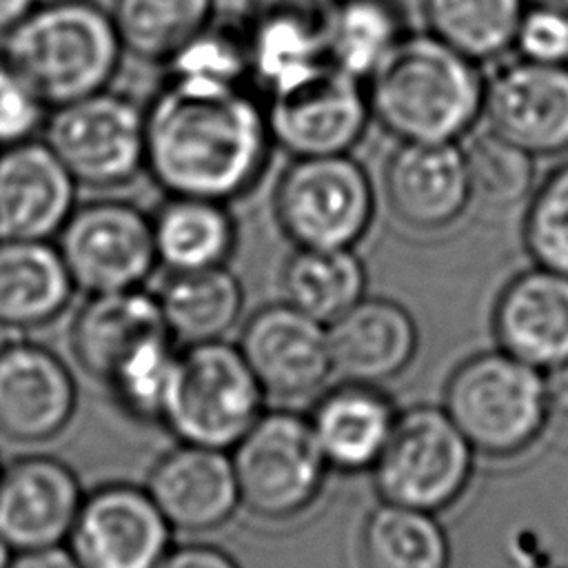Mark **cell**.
I'll return each instance as SVG.
<instances>
[{"label":"cell","instance_id":"21","mask_svg":"<svg viewBox=\"0 0 568 568\" xmlns=\"http://www.w3.org/2000/svg\"><path fill=\"white\" fill-rule=\"evenodd\" d=\"M80 184L42 138L0 146V237L55 240Z\"/></svg>","mask_w":568,"mask_h":568},{"label":"cell","instance_id":"10","mask_svg":"<svg viewBox=\"0 0 568 568\" xmlns=\"http://www.w3.org/2000/svg\"><path fill=\"white\" fill-rule=\"evenodd\" d=\"M53 242L87 295L140 288L158 266L151 213L120 197L78 202Z\"/></svg>","mask_w":568,"mask_h":568},{"label":"cell","instance_id":"41","mask_svg":"<svg viewBox=\"0 0 568 568\" xmlns=\"http://www.w3.org/2000/svg\"><path fill=\"white\" fill-rule=\"evenodd\" d=\"M38 4L40 0H0V40L27 20Z\"/></svg>","mask_w":568,"mask_h":568},{"label":"cell","instance_id":"23","mask_svg":"<svg viewBox=\"0 0 568 568\" xmlns=\"http://www.w3.org/2000/svg\"><path fill=\"white\" fill-rule=\"evenodd\" d=\"M306 417L331 470L357 475L382 457L399 408L377 384L342 379L320 393Z\"/></svg>","mask_w":568,"mask_h":568},{"label":"cell","instance_id":"11","mask_svg":"<svg viewBox=\"0 0 568 568\" xmlns=\"http://www.w3.org/2000/svg\"><path fill=\"white\" fill-rule=\"evenodd\" d=\"M264 106L273 144L291 158L351 153L373 120L366 82L331 62L266 95Z\"/></svg>","mask_w":568,"mask_h":568},{"label":"cell","instance_id":"34","mask_svg":"<svg viewBox=\"0 0 568 568\" xmlns=\"http://www.w3.org/2000/svg\"><path fill=\"white\" fill-rule=\"evenodd\" d=\"M178 357L180 348L171 335L142 344L104 379L113 404L135 422L160 424Z\"/></svg>","mask_w":568,"mask_h":568},{"label":"cell","instance_id":"14","mask_svg":"<svg viewBox=\"0 0 568 568\" xmlns=\"http://www.w3.org/2000/svg\"><path fill=\"white\" fill-rule=\"evenodd\" d=\"M237 346L264 393L282 402L320 393L333 375L328 326L288 302L257 308Z\"/></svg>","mask_w":568,"mask_h":568},{"label":"cell","instance_id":"1","mask_svg":"<svg viewBox=\"0 0 568 568\" xmlns=\"http://www.w3.org/2000/svg\"><path fill=\"white\" fill-rule=\"evenodd\" d=\"M144 173L166 195L233 202L268 169L266 106L248 87L164 78L144 104Z\"/></svg>","mask_w":568,"mask_h":568},{"label":"cell","instance_id":"8","mask_svg":"<svg viewBox=\"0 0 568 568\" xmlns=\"http://www.w3.org/2000/svg\"><path fill=\"white\" fill-rule=\"evenodd\" d=\"M273 213L295 248H355L373 224L375 189L351 153L291 158Z\"/></svg>","mask_w":568,"mask_h":568},{"label":"cell","instance_id":"25","mask_svg":"<svg viewBox=\"0 0 568 568\" xmlns=\"http://www.w3.org/2000/svg\"><path fill=\"white\" fill-rule=\"evenodd\" d=\"M78 286L53 240L0 237V328L31 333L60 320Z\"/></svg>","mask_w":568,"mask_h":568},{"label":"cell","instance_id":"15","mask_svg":"<svg viewBox=\"0 0 568 568\" xmlns=\"http://www.w3.org/2000/svg\"><path fill=\"white\" fill-rule=\"evenodd\" d=\"M488 129L528 151L550 158L568 151V64L515 60L486 78Z\"/></svg>","mask_w":568,"mask_h":568},{"label":"cell","instance_id":"6","mask_svg":"<svg viewBox=\"0 0 568 568\" xmlns=\"http://www.w3.org/2000/svg\"><path fill=\"white\" fill-rule=\"evenodd\" d=\"M231 459L242 508L271 524L308 513L331 473L308 417L288 408L264 410L231 448Z\"/></svg>","mask_w":568,"mask_h":568},{"label":"cell","instance_id":"12","mask_svg":"<svg viewBox=\"0 0 568 568\" xmlns=\"http://www.w3.org/2000/svg\"><path fill=\"white\" fill-rule=\"evenodd\" d=\"M173 532L144 486L106 481L84 493L67 546L82 568H158Z\"/></svg>","mask_w":568,"mask_h":568},{"label":"cell","instance_id":"24","mask_svg":"<svg viewBox=\"0 0 568 568\" xmlns=\"http://www.w3.org/2000/svg\"><path fill=\"white\" fill-rule=\"evenodd\" d=\"M169 335L158 295L140 288L89 293L71 322V353L78 366L102 382L142 344Z\"/></svg>","mask_w":568,"mask_h":568},{"label":"cell","instance_id":"5","mask_svg":"<svg viewBox=\"0 0 568 568\" xmlns=\"http://www.w3.org/2000/svg\"><path fill=\"white\" fill-rule=\"evenodd\" d=\"M266 393L237 344L180 348L160 424L182 444L231 450L264 413Z\"/></svg>","mask_w":568,"mask_h":568},{"label":"cell","instance_id":"4","mask_svg":"<svg viewBox=\"0 0 568 568\" xmlns=\"http://www.w3.org/2000/svg\"><path fill=\"white\" fill-rule=\"evenodd\" d=\"M444 410L477 455L510 459L544 435L552 390L548 375L501 348L459 362L444 386Z\"/></svg>","mask_w":568,"mask_h":568},{"label":"cell","instance_id":"16","mask_svg":"<svg viewBox=\"0 0 568 568\" xmlns=\"http://www.w3.org/2000/svg\"><path fill=\"white\" fill-rule=\"evenodd\" d=\"M84 493L62 457L18 455L0 473V537L13 550L67 544Z\"/></svg>","mask_w":568,"mask_h":568},{"label":"cell","instance_id":"33","mask_svg":"<svg viewBox=\"0 0 568 568\" xmlns=\"http://www.w3.org/2000/svg\"><path fill=\"white\" fill-rule=\"evenodd\" d=\"M162 67L164 78L182 82L209 87H248L251 58L244 18L220 20L215 16Z\"/></svg>","mask_w":568,"mask_h":568},{"label":"cell","instance_id":"13","mask_svg":"<svg viewBox=\"0 0 568 568\" xmlns=\"http://www.w3.org/2000/svg\"><path fill=\"white\" fill-rule=\"evenodd\" d=\"M78 379L51 346L16 337L0 344V437L38 446L60 437L78 410Z\"/></svg>","mask_w":568,"mask_h":568},{"label":"cell","instance_id":"39","mask_svg":"<svg viewBox=\"0 0 568 568\" xmlns=\"http://www.w3.org/2000/svg\"><path fill=\"white\" fill-rule=\"evenodd\" d=\"M158 568H242L237 559L215 544H173Z\"/></svg>","mask_w":568,"mask_h":568},{"label":"cell","instance_id":"7","mask_svg":"<svg viewBox=\"0 0 568 568\" xmlns=\"http://www.w3.org/2000/svg\"><path fill=\"white\" fill-rule=\"evenodd\" d=\"M475 455L444 406L417 404L399 410L373 486L382 501L439 515L468 490Z\"/></svg>","mask_w":568,"mask_h":568},{"label":"cell","instance_id":"26","mask_svg":"<svg viewBox=\"0 0 568 568\" xmlns=\"http://www.w3.org/2000/svg\"><path fill=\"white\" fill-rule=\"evenodd\" d=\"M158 264L169 273L222 266L237 244V224L226 202L166 195L151 213Z\"/></svg>","mask_w":568,"mask_h":568},{"label":"cell","instance_id":"17","mask_svg":"<svg viewBox=\"0 0 568 568\" xmlns=\"http://www.w3.org/2000/svg\"><path fill=\"white\" fill-rule=\"evenodd\" d=\"M390 213L413 231L455 224L473 200V184L459 142H397L384 169Z\"/></svg>","mask_w":568,"mask_h":568},{"label":"cell","instance_id":"3","mask_svg":"<svg viewBox=\"0 0 568 568\" xmlns=\"http://www.w3.org/2000/svg\"><path fill=\"white\" fill-rule=\"evenodd\" d=\"M124 53L111 11L95 0H40L0 40V55L49 106L109 89Z\"/></svg>","mask_w":568,"mask_h":568},{"label":"cell","instance_id":"30","mask_svg":"<svg viewBox=\"0 0 568 568\" xmlns=\"http://www.w3.org/2000/svg\"><path fill=\"white\" fill-rule=\"evenodd\" d=\"M408 31L399 0H335L326 33L328 62L366 80Z\"/></svg>","mask_w":568,"mask_h":568},{"label":"cell","instance_id":"42","mask_svg":"<svg viewBox=\"0 0 568 568\" xmlns=\"http://www.w3.org/2000/svg\"><path fill=\"white\" fill-rule=\"evenodd\" d=\"M11 557H13V548L0 537V568H9Z\"/></svg>","mask_w":568,"mask_h":568},{"label":"cell","instance_id":"35","mask_svg":"<svg viewBox=\"0 0 568 568\" xmlns=\"http://www.w3.org/2000/svg\"><path fill=\"white\" fill-rule=\"evenodd\" d=\"M473 197L495 206H513L532 191L535 158L499 133L486 129L464 149Z\"/></svg>","mask_w":568,"mask_h":568},{"label":"cell","instance_id":"38","mask_svg":"<svg viewBox=\"0 0 568 568\" xmlns=\"http://www.w3.org/2000/svg\"><path fill=\"white\" fill-rule=\"evenodd\" d=\"M519 58L544 64H568V11L528 4L515 36Z\"/></svg>","mask_w":568,"mask_h":568},{"label":"cell","instance_id":"18","mask_svg":"<svg viewBox=\"0 0 568 568\" xmlns=\"http://www.w3.org/2000/svg\"><path fill=\"white\" fill-rule=\"evenodd\" d=\"M335 0H248L244 29L251 82L271 95L328 62Z\"/></svg>","mask_w":568,"mask_h":568},{"label":"cell","instance_id":"9","mask_svg":"<svg viewBox=\"0 0 568 568\" xmlns=\"http://www.w3.org/2000/svg\"><path fill=\"white\" fill-rule=\"evenodd\" d=\"M40 138L80 186L113 191L144 173V106L111 87L51 106Z\"/></svg>","mask_w":568,"mask_h":568},{"label":"cell","instance_id":"43","mask_svg":"<svg viewBox=\"0 0 568 568\" xmlns=\"http://www.w3.org/2000/svg\"><path fill=\"white\" fill-rule=\"evenodd\" d=\"M528 4H539V7H552V9L568 11V0H528Z\"/></svg>","mask_w":568,"mask_h":568},{"label":"cell","instance_id":"37","mask_svg":"<svg viewBox=\"0 0 568 568\" xmlns=\"http://www.w3.org/2000/svg\"><path fill=\"white\" fill-rule=\"evenodd\" d=\"M49 111L31 82L0 55V146L40 138Z\"/></svg>","mask_w":568,"mask_h":568},{"label":"cell","instance_id":"36","mask_svg":"<svg viewBox=\"0 0 568 568\" xmlns=\"http://www.w3.org/2000/svg\"><path fill=\"white\" fill-rule=\"evenodd\" d=\"M521 237L532 264L568 275V162L532 191Z\"/></svg>","mask_w":568,"mask_h":568},{"label":"cell","instance_id":"19","mask_svg":"<svg viewBox=\"0 0 568 568\" xmlns=\"http://www.w3.org/2000/svg\"><path fill=\"white\" fill-rule=\"evenodd\" d=\"M497 348L539 368H568V275L530 266L510 277L493 306Z\"/></svg>","mask_w":568,"mask_h":568},{"label":"cell","instance_id":"40","mask_svg":"<svg viewBox=\"0 0 568 568\" xmlns=\"http://www.w3.org/2000/svg\"><path fill=\"white\" fill-rule=\"evenodd\" d=\"M9 568H82L67 544L13 550Z\"/></svg>","mask_w":568,"mask_h":568},{"label":"cell","instance_id":"44","mask_svg":"<svg viewBox=\"0 0 568 568\" xmlns=\"http://www.w3.org/2000/svg\"><path fill=\"white\" fill-rule=\"evenodd\" d=\"M2 466H4V464H2V459H0V473H2Z\"/></svg>","mask_w":568,"mask_h":568},{"label":"cell","instance_id":"28","mask_svg":"<svg viewBox=\"0 0 568 568\" xmlns=\"http://www.w3.org/2000/svg\"><path fill=\"white\" fill-rule=\"evenodd\" d=\"M366 282L355 248H295L280 277L284 302L326 326L366 295Z\"/></svg>","mask_w":568,"mask_h":568},{"label":"cell","instance_id":"27","mask_svg":"<svg viewBox=\"0 0 568 568\" xmlns=\"http://www.w3.org/2000/svg\"><path fill=\"white\" fill-rule=\"evenodd\" d=\"M155 295L178 346L224 339L244 311V286L226 264L169 273Z\"/></svg>","mask_w":568,"mask_h":568},{"label":"cell","instance_id":"32","mask_svg":"<svg viewBox=\"0 0 568 568\" xmlns=\"http://www.w3.org/2000/svg\"><path fill=\"white\" fill-rule=\"evenodd\" d=\"M528 0H424L428 31L477 64L513 49Z\"/></svg>","mask_w":568,"mask_h":568},{"label":"cell","instance_id":"31","mask_svg":"<svg viewBox=\"0 0 568 568\" xmlns=\"http://www.w3.org/2000/svg\"><path fill=\"white\" fill-rule=\"evenodd\" d=\"M109 11L126 53L164 64L215 18V0H113Z\"/></svg>","mask_w":568,"mask_h":568},{"label":"cell","instance_id":"22","mask_svg":"<svg viewBox=\"0 0 568 568\" xmlns=\"http://www.w3.org/2000/svg\"><path fill=\"white\" fill-rule=\"evenodd\" d=\"M333 375L384 384L402 375L419 348L413 313L390 297H362L328 324Z\"/></svg>","mask_w":568,"mask_h":568},{"label":"cell","instance_id":"29","mask_svg":"<svg viewBox=\"0 0 568 568\" xmlns=\"http://www.w3.org/2000/svg\"><path fill=\"white\" fill-rule=\"evenodd\" d=\"M359 568H450V539L435 513L379 501L359 530Z\"/></svg>","mask_w":568,"mask_h":568},{"label":"cell","instance_id":"20","mask_svg":"<svg viewBox=\"0 0 568 568\" xmlns=\"http://www.w3.org/2000/svg\"><path fill=\"white\" fill-rule=\"evenodd\" d=\"M144 488L178 532H211L242 506L231 453L197 444L178 442L160 455Z\"/></svg>","mask_w":568,"mask_h":568},{"label":"cell","instance_id":"2","mask_svg":"<svg viewBox=\"0 0 568 568\" xmlns=\"http://www.w3.org/2000/svg\"><path fill=\"white\" fill-rule=\"evenodd\" d=\"M364 82L371 118L397 142H459L484 113L479 64L430 31H408Z\"/></svg>","mask_w":568,"mask_h":568}]
</instances>
